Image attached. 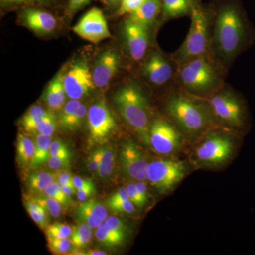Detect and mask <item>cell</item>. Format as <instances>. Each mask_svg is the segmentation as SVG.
Segmentation results:
<instances>
[{
    "label": "cell",
    "mask_w": 255,
    "mask_h": 255,
    "mask_svg": "<svg viewBox=\"0 0 255 255\" xmlns=\"http://www.w3.org/2000/svg\"><path fill=\"white\" fill-rule=\"evenodd\" d=\"M120 59L117 52L105 50L96 62L92 71V78L95 86L99 88L107 87L112 81L118 70Z\"/></svg>",
    "instance_id": "obj_15"
},
{
    "label": "cell",
    "mask_w": 255,
    "mask_h": 255,
    "mask_svg": "<svg viewBox=\"0 0 255 255\" xmlns=\"http://www.w3.org/2000/svg\"><path fill=\"white\" fill-rule=\"evenodd\" d=\"M142 71L144 75L152 84L163 85L172 78L173 68L163 55L155 52L144 64Z\"/></svg>",
    "instance_id": "obj_17"
},
{
    "label": "cell",
    "mask_w": 255,
    "mask_h": 255,
    "mask_svg": "<svg viewBox=\"0 0 255 255\" xmlns=\"http://www.w3.org/2000/svg\"><path fill=\"white\" fill-rule=\"evenodd\" d=\"M4 6L15 5L43 4L49 2L50 0H0Z\"/></svg>",
    "instance_id": "obj_45"
},
{
    "label": "cell",
    "mask_w": 255,
    "mask_h": 255,
    "mask_svg": "<svg viewBox=\"0 0 255 255\" xmlns=\"http://www.w3.org/2000/svg\"><path fill=\"white\" fill-rule=\"evenodd\" d=\"M194 0H162L164 18H174L191 13L195 6Z\"/></svg>",
    "instance_id": "obj_21"
},
{
    "label": "cell",
    "mask_w": 255,
    "mask_h": 255,
    "mask_svg": "<svg viewBox=\"0 0 255 255\" xmlns=\"http://www.w3.org/2000/svg\"><path fill=\"white\" fill-rule=\"evenodd\" d=\"M191 25L187 38L176 52L174 58L178 63H185L205 55L209 47V18L205 11L194 6L191 11Z\"/></svg>",
    "instance_id": "obj_5"
},
{
    "label": "cell",
    "mask_w": 255,
    "mask_h": 255,
    "mask_svg": "<svg viewBox=\"0 0 255 255\" xmlns=\"http://www.w3.org/2000/svg\"><path fill=\"white\" fill-rule=\"evenodd\" d=\"M62 186V185H61ZM62 188H63V190L67 195L71 197L72 196H73L74 194L76 192V187L75 186H70V185H63L62 186Z\"/></svg>",
    "instance_id": "obj_51"
},
{
    "label": "cell",
    "mask_w": 255,
    "mask_h": 255,
    "mask_svg": "<svg viewBox=\"0 0 255 255\" xmlns=\"http://www.w3.org/2000/svg\"><path fill=\"white\" fill-rule=\"evenodd\" d=\"M145 0H122L120 6H119L117 15L123 16L125 14H132L136 11L144 2Z\"/></svg>",
    "instance_id": "obj_37"
},
{
    "label": "cell",
    "mask_w": 255,
    "mask_h": 255,
    "mask_svg": "<svg viewBox=\"0 0 255 255\" xmlns=\"http://www.w3.org/2000/svg\"><path fill=\"white\" fill-rule=\"evenodd\" d=\"M57 180V173L41 171L30 175L28 185L30 190L36 194L44 193L45 189L53 182Z\"/></svg>",
    "instance_id": "obj_25"
},
{
    "label": "cell",
    "mask_w": 255,
    "mask_h": 255,
    "mask_svg": "<svg viewBox=\"0 0 255 255\" xmlns=\"http://www.w3.org/2000/svg\"><path fill=\"white\" fill-rule=\"evenodd\" d=\"M124 35L132 59L142 60L148 48V28L127 19L124 25Z\"/></svg>",
    "instance_id": "obj_14"
},
{
    "label": "cell",
    "mask_w": 255,
    "mask_h": 255,
    "mask_svg": "<svg viewBox=\"0 0 255 255\" xmlns=\"http://www.w3.org/2000/svg\"><path fill=\"white\" fill-rule=\"evenodd\" d=\"M248 28L240 10L234 5L220 9L214 28V46L218 55L231 60L241 51L248 41Z\"/></svg>",
    "instance_id": "obj_1"
},
{
    "label": "cell",
    "mask_w": 255,
    "mask_h": 255,
    "mask_svg": "<svg viewBox=\"0 0 255 255\" xmlns=\"http://www.w3.org/2000/svg\"><path fill=\"white\" fill-rule=\"evenodd\" d=\"M135 184H136L137 190L140 193V196H142V199L145 203H147L148 201V191H147V185H146L145 182L137 181Z\"/></svg>",
    "instance_id": "obj_50"
},
{
    "label": "cell",
    "mask_w": 255,
    "mask_h": 255,
    "mask_svg": "<svg viewBox=\"0 0 255 255\" xmlns=\"http://www.w3.org/2000/svg\"><path fill=\"white\" fill-rule=\"evenodd\" d=\"M87 112H88V111H87L86 106L83 105V104H81V105L79 106L73 117H72L70 122H68V124L65 127V130H77L79 127H80L82 124L83 123L85 117H87Z\"/></svg>",
    "instance_id": "obj_36"
},
{
    "label": "cell",
    "mask_w": 255,
    "mask_h": 255,
    "mask_svg": "<svg viewBox=\"0 0 255 255\" xmlns=\"http://www.w3.org/2000/svg\"><path fill=\"white\" fill-rule=\"evenodd\" d=\"M87 124L90 140L99 144L108 141L118 127L114 114L103 100L97 101L90 107Z\"/></svg>",
    "instance_id": "obj_9"
},
{
    "label": "cell",
    "mask_w": 255,
    "mask_h": 255,
    "mask_svg": "<svg viewBox=\"0 0 255 255\" xmlns=\"http://www.w3.org/2000/svg\"><path fill=\"white\" fill-rule=\"evenodd\" d=\"M51 142V136H46L41 133L36 134L35 140L36 150L31 167H37L48 162L50 157V149Z\"/></svg>",
    "instance_id": "obj_24"
},
{
    "label": "cell",
    "mask_w": 255,
    "mask_h": 255,
    "mask_svg": "<svg viewBox=\"0 0 255 255\" xmlns=\"http://www.w3.org/2000/svg\"><path fill=\"white\" fill-rule=\"evenodd\" d=\"M107 215L108 211L107 207L95 199L82 201L77 209V216L79 221L86 223L92 229L98 228L105 222Z\"/></svg>",
    "instance_id": "obj_18"
},
{
    "label": "cell",
    "mask_w": 255,
    "mask_h": 255,
    "mask_svg": "<svg viewBox=\"0 0 255 255\" xmlns=\"http://www.w3.org/2000/svg\"><path fill=\"white\" fill-rule=\"evenodd\" d=\"M67 96L64 85V70L62 69L50 80L43 98L50 110L58 111L61 110L65 105Z\"/></svg>",
    "instance_id": "obj_19"
},
{
    "label": "cell",
    "mask_w": 255,
    "mask_h": 255,
    "mask_svg": "<svg viewBox=\"0 0 255 255\" xmlns=\"http://www.w3.org/2000/svg\"><path fill=\"white\" fill-rule=\"evenodd\" d=\"M128 194L127 187H122L118 191H116L114 194L110 196V199L106 201V204H114V203L120 202V201H128Z\"/></svg>",
    "instance_id": "obj_44"
},
{
    "label": "cell",
    "mask_w": 255,
    "mask_h": 255,
    "mask_svg": "<svg viewBox=\"0 0 255 255\" xmlns=\"http://www.w3.org/2000/svg\"><path fill=\"white\" fill-rule=\"evenodd\" d=\"M80 105H81V102H80V100H70L63 106V108L61 109L58 121H59L60 126L64 129Z\"/></svg>",
    "instance_id": "obj_34"
},
{
    "label": "cell",
    "mask_w": 255,
    "mask_h": 255,
    "mask_svg": "<svg viewBox=\"0 0 255 255\" xmlns=\"http://www.w3.org/2000/svg\"><path fill=\"white\" fill-rule=\"evenodd\" d=\"M64 85L70 100H80L95 89L92 73L86 61L78 60L64 70Z\"/></svg>",
    "instance_id": "obj_10"
},
{
    "label": "cell",
    "mask_w": 255,
    "mask_h": 255,
    "mask_svg": "<svg viewBox=\"0 0 255 255\" xmlns=\"http://www.w3.org/2000/svg\"><path fill=\"white\" fill-rule=\"evenodd\" d=\"M48 112L49 111L45 110L41 106H33L21 118V125L25 130L33 133L37 124L46 117Z\"/></svg>",
    "instance_id": "obj_27"
},
{
    "label": "cell",
    "mask_w": 255,
    "mask_h": 255,
    "mask_svg": "<svg viewBox=\"0 0 255 255\" xmlns=\"http://www.w3.org/2000/svg\"><path fill=\"white\" fill-rule=\"evenodd\" d=\"M26 208L28 214L33 221L41 229H46L47 225V212L41 205L38 204L34 199L26 201Z\"/></svg>",
    "instance_id": "obj_29"
},
{
    "label": "cell",
    "mask_w": 255,
    "mask_h": 255,
    "mask_svg": "<svg viewBox=\"0 0 255 255\" xmlns=\"http://www.w3.org/2000/svg\"><path fill=\"white\" fill-rule=\"evenodd\" d=\"M74 184L78 189H83V188L92 187L95 186V183L90 179H85L79 176H75L74 177Z\"/></svg>",
    "instance_id": "obj_49"
},
{
    "label": "cell",
    "mask_w": 255,
    "mask_h": 255,
    "mask_svg": "<svg viewBox=\"0 0 255 255\" xmlns=\"http://www.w3.org/2000/svg\"><path fill=\"white\" fill-rule=\"evenodd\" d=\"M73 228L65 223L56 222L47 226L46 235L48 241L53 239H63L71 236Z\"/></svg>",
    "instance_id": "obj_30"
},
{
    "label": "cell",
    "mask_w": 255,
    "mask_h": 255,
    "mask_svg": "<svg viewBox=\"0 0 255 255\" xmlns=\"http://www.w3.org/2000/svg\"><path fill=\"white\" fill-rule=\"evenodd\" d=\"M35 201L41 205L47 212V214L53 218H58L63 213V204L53 198L47 197L36 198Z\"/></svg>",
    "instance_id": "obj_32"
},
{
    "label": "cell",
    "mask_w": 255,
    "mask_h": 255,
    "mask_svg": "<svg viewBox=\"0 0 255 255\" xmlns=\"http://www.w3.org/2000/svg\"><path fill=\"white\" fill-rule=\"evenodd\" d=\"M57 181H58L62 186H75V184H74V177L72 176L70 172L65 170V169H63V170L60 171V172L57 173Z\"/></svg>",
    "instance_id": "obj_47"
},
{
    "label": "cell",
    "mask_w": 255,
    "mask_h": 255,
    "mask_svg": "<svg viewBox=\"0 0 255 255\" xmlns=\"http://www.w3.org/2000/svg\"><path fill=\"white\" fill-rule=\"evenodd\" d=\"M179 80L191 91L206 92L217 85L219 75L213 62L205 54L182 64Z\"/></svg>",
    "instance_id": "obj_6"
},
{
    "label": "cell",
    "mask_w": 255,
    "mask_h": 255,
    "mask_svg": "<svg viewBox=\"0 0 255 255\" xmlns=\"http://www.w3.org/2000/svg\"><path fill=\"white\" fill-rule=\"evenodd\" d=\"M105 224L107 227L114 231H119V232H123L127 233V226H126L124 221L119 219L117 216H107V219L105 221Z\"/></svg>",
    "instance_id": "obj_42"
},
{
    "label": "cell",
    "mask_w": 255,
    "mask_h": 255,
    "mask_svg": "<svg viewBox=\"0 0 255 255\" xmlns=\"http://www.w3.org/2000/svg\"><path fill=\"white\" fill-rule=\"evenodd\" d=\"M237 145L236 139L228 134L209 132L194 149V158L204 167H219L233 157Z\"/></svg>",
    "instance_id": "obj_4"
},
{
    "label": "cell",
    "mask_w": 255,
    "mask_h": 255,
    "mask_svg": "<svg viewBox=\"0 0 255 255\" xmlns=\"http://www.w3.org/2000/svg\"><path fill=\"white\" fill-rule=\"evenodd\" d=\"M127 233L114 231L107 227L105 223L96 228L95 236L97 241L103 246L116 247L123 244Z\"/></svg>",
    "instance_id": "obj_23"
},
{
    "label": "cell",
    "mask_w": 255,
    "mask_h": 255,
    "mask_svg": "<svg viewBox=\"0 0 255 255\" xmlns=\"http://www.w3.org/2000/svg\"><path fill=\"white\" fill-rule=\"evenodd\" d=\"M92 0H69L68 6V14L72 16L79 10L82 9L87 4H90Z\"/></svg>",
    "instance_id": "obj_46"
},
{
    "label": "cell",
    "mask_w": 255,
    "mask_h": 255,
    "mask_svg": "<svg viewBox=\"0 0 255 255\" xmlns=\"http://www.w3.org/2000/svg\"><path fill=\"white\" fill-rule=\"evenodd\" d=\"M35 142L24 134H18L16 143V153L18 163L23 167H31L34 158Z\"/></svg>",
    "instance_id": "obj_22"
},
{
    "label": "cell",
    "mask_w": 255,
    "mask_h": 255,
    "mask_svg": "<svg viewBox=\"0 0 255 255\" xmlns=\"http://www.w3.org/2000/svg\"><path fill=\"white\" fill-rule=\"evenodd\" d=\"M106 255L107 253L104 251H95V250H89L85 252V255Z\"/></svg>",
    "instance_id": "obj_52"
},
{
    "label": "cell",
    "mask_w": 255,
    "mask_h": 255,
    "mask_svg": "<svg viewBox=\"0 0 255 255\" xmlns=\"http://www.w3.org/2000/svg\"><path fill=\"white\" fill-rule=\"evenodd\" d=\"M47 162L50 169L54 170H61V169L63 170V169L69 168L71 164V158L50 156Z\"/></svg>",
    "instance_id": "obj_40"
},
{
    "label": "cell",
    "mask_w": 255,
    "mask_h": 255,
    "mask_svg": "<svg viewBox=\"0 0 255 255\" xmlns=\"http://www.w3.org/2000/svg\"><path fill=\"white\" fill-rule=\"evenodd\" d=\"M114 102L125 122L150 145L148 109L147 100L140 88L133 84L125 85L115 94Z\"/></svg>",
    "instance_id": "obj_3"
},
{
    "label": "cell",
    "mask_w": 255,
    "mask_h": 255,
    "mask_svg": "<svg viewBox=\"0 0 255 255\" xmlns=\"http://www.w3.org/2000/svg\"><path fill=\"white\" fill-rule=\"evenodd\" d=\"M127 189L129 199L134 205L138 208H142L145 205L146 203L142 199V196H140V193L137 190L135 183H130L128 184Z\"/></svg>",
    "instance_id": "obj_41"
},
{
    "label": "cell",
    "mask_w": 255,
    "mask_h": 255,
    "mask_svg": "<svg viewBox=\"0 0 255 255\" xmlns=\"http://www.w3.org/2000/svg\"><path fill=\"white\" fill-rule=\"evenodd\" d=\"M167 111L176 124L189 135H196L207 130L213 124L211 108L185 95L169 99Z\"/></svg>",
    "instance_id": "obj_2"
},
{
    "label": "cell",
    "mask_w": 255,
    "mask_h": 255,
    "mask_svg": "<svg viewBox=\"0 0 255 255\" xmlns=\"http://www.w3.org/2000/svg\"><path fill=\"white\" fill-rule=\"evenodd\" d=\"M92 229L86 223L82 222L78 226H74L70 236L74 251L81 250L90 243L92 238Z\"/></svg>",
    "instance_id": "obj_26"
},
{
    "label": "cell",
    "mask_w": 255,
    "mask_h": 255,
    "mask_svg": "<svg viewBox=\"0 0 255 255\" xmlns=\"http://www.w3.org/2000/svg\"><path fill=\"white\" fill-rule=\"evenodd\" d=\"M50 156L55 157H70L71 158V152L69 150L68 145L60 140L52 141L50 149Z\"/></svg>",
    "instance_id": "obj_39"
},
{
    "label": "cell",
    "mask_w": 255,
    "mask_h": 255,
    "mask_svg": "<svg viewBox=\"0 0 255 255\" xmlns=\"http://www.w3.org/2000/svg\"><path fill=\"white\" fill-rule=\"evenodd\" d=\"M121 162L124 172L132 179L147 180L149 162L141 149L132 142H127L121 150Z\"/></svg>",
    "instance_id": "obj_13"
},
{
    "label": "cell",
    "mask_w": 255,
    "mask_h": 255,
    "mask_svg": "<svg viewBox=\"0 0 255 255\" xmlns=\"http://www.w3.org/2000/svg\"><path fill=\"white\" fill-rule=\"evenodd\" d=\"M115 166V154L112 147H104L103 156L97 172L99 177L105 179L113 172Z\"/></svg>",
    "instance_id": "obj_28"
},
{
    "label": "cell",
    "mask_w": 255,
    "mask_h": 255,
    "mask_svg": "<svg viewBox=\"0 0 255 255\" xmlns=\"http://www.w3.org/2000/svg\"><path fill=\"white\" fill-rule=\"evenodd\" d=\"M150 145L160 155L174 153L182 145V137L177 129L164 119H155L149 130Z\"/></svg>",
    "instance_id": "obj_11"
},
{
    "label": "cell",
    "mask_w": 255,
    "mask_h": 255,
    "mask_svg": "<svg viewBox=\"0 0 255 255\" xmlns=\"http://www.w3.org/2000/svg\"><path fill=\"white\" fill-rule=\"evenodd\" d=\"M107 206L116 214H132L135 211V206L130 200L108 204Z\"/></svg>",
    "instance_id": "obj_38"
},
{
    "label": "cell",
    "mask_w": 255,
    "mask_h": 255,
    "mask_svg": "<svg viewBox=\"0 0 255 255\" xmlns=\"http://www.w3.org/2000/svg\"><path fill=\"white\" fill-rule=\"evenodd\" d=\"M162 9V0H145L136 10L129 15L128 19L148 28L155 22Z\"/></svg>",
    "instance_id": "obj_20"
},
{
    "label": "cell",
    "mask_w": 255,
    "mask_h": 255,
    "mask_svg": "<svg viewBox=\"0 0 255 255\" xmlns=\"http://www.w3.org/2000/svg\"><path fill=\"white\" fill-rule=\"evenodd\" d=\"M209 107L215 118L234 129H243L247 123L246 107L241 99L230 92H219L211 96Z\"/></svg>",
    "instance_id": "obj_7"
},
{
    "label": "cell",
    "mask_w": 255,
    "mask_h": 255,
    "mask_svg": "<svg viewBox=\"0 0 255 255\" xmlns=\"http://www.w3.org/2000/svg\"><path fill=\"white\" fill-rule=\"evenodd\" d=\"M56 128V118L53 112L49 111L46 117L37 124L33 133H41L46 136H51L54 133Z\"/></svg>",
    "instance_id": "obj_31"
},
{
    "label": "cell",
    "mask_w": 255,
    "mask_h": 255,
    "mask_svg": "<svg viewBox=\"0 0 255 255\" xmlns=\"http://www.w3.org/2000/svg\"><path fill=\"white\" fill-rule=\"evenodd\" d=\"M107 1H108L110 4H117V3H119V1H122V0H107Z\"/></svg>",
    "instance_id": "obj_53"
},
{
    "label": "cell",
    "mask_w": 255,
    "mask_h": 255,
    "mask_svg": "<svg viewBox=\"0 0 255 255\" xmlns=\"http://www.w3.org/2000/svg\"><path fill=\"white\" fill-rule=\"evenodd\" d=\"M72 30L82 39L92 43H100L112 37L105 15L98 8L89 10Z\"/></svg>",
    "instance_id": "obj_12"
},
{
    "label": "cell",
    "mask_w": 255,
    "mask_h": 255,
    "mask_svg": "<svg viewBox=\"0 0 255 255\" xmlns=\"http://www.w3.org/2000/svg\"><path fill=\"white\" fill-rule=\"evenodd\" d=\"M44 194L45 195L59 201L63 206H69L72 204L70 196L64 192L61 184L57 180L52 183L45 189Z\"/></svg>",
    "instance_id": "obj_33"
},
{
    "label": "cell",
    "mask_w": 255,
    "mask_h": 255,
    "mask_svg": "<svg viewBox=\"0 0 255 255\" xmlns=\"http://www.w3.org/2000/svg\"><path fill=\"white\" fill-rule=\"evenodd\" d=\"M104 147L98 149L92 152L88 160L89 169L92 172H97L100 167L102 156H103Z\"/></svg>",
    "instance_id": "obj_43"
},
{
    "label": "cell",
    "mask_w": 255,
    "mask_h": 255,
    "mask_svg": "<svg viewBox=\"0 0 255 255\" xmlns=\"http://www.w3.org/2000/svg\"><path fill=\"white\" fill-rule=\"evenodd\" d=\"M187 169L181 161L156 159L149 163L147 181L161 192H168L185 177Z\"/></svg>",
    "instance_id": "obj_8"
},
{
    "label": "cell",
    "mask_w": 255,
    "mask_h": 255,
    "mask_svg": "<svg viewBox=\"0 0 255 255\" xmlns=\"http://www.w3.org/2000/svg\"><path fill=\"white\" fill-rule=\"evenodd\" d=\"M48 241L50 251L57 254H67L73 249L72 242L68 238L49 240Z\"/></svg>",
    "instance_id": "obj_35"
},
{
    "label": "cell",
    "mask_w": 255,
    "mask_h": 255,
    "mask_svg": "<svg viewBox=\"0 0 255 255\" xmlns=\"http://www.w3.org/2000/svg\"><path fill=\"white\" fill-rule=\"evenodd\" d=\"M95 186L78 189L76 193L77 198L80 202L88 200L92 196L95 194Z\"/></svg>",
    "instance_id": "obj_48"
},
{
    "label": "cell",
    "mask_w": 255,
    "mask_h": 255,
    "mask_svg": "<svg viewBox=\"0 0 255 255\" xmlns=\"http://www.w3.org/2000/svg\"><path fill=\"white\" fill-rule=\"evenodd\" d=\"M21 23L35 33L41 36L49 35L57 26L56 18L43 10L27 8L21 14Z\"/></svg>",
    "instance_id": "obj_16"
}]
</instances>
